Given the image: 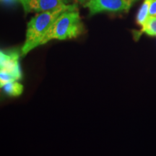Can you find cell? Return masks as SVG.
<instances>
[{
    "instance_id": "5",
    "label": "cell",
    "mask_w": 156,
    "mask_h": 156,
    "mask_svg": "<svg viewBox=\"0 0 156 156\" xmlns=\"http://www.w3.org/2000/svg\"><path fill=\"white\" fill-rule=\"evenodd\" d=\"M25 13H39L57 9L67 4L68 0H20Z\"/></svg>"
},
{
    "instance_id": "4",
    "label": "cell",
    "mask_w": 156,
    "mask_h": 156,
    "mask_svg": "<svg viewBox=\"0 0 156 156\" xmlns=\"http://www.w3.org/2000/svg\"><path fill=\"white\" fill-rule=\"evenodd\" d=\"M21 53L17 51H0V73L12 76L16 80L22 77L20 57Z\"/></svg>"
},
{
    "instance_id": "6",
    "label": "cell",
    "mask_w": 156,
    "mask_h": 156,
    "mask_svg": "<svg viewBox=\"0 0 156 156\" xmlns=\"http://www.w3.org/2000/svg\"><path fill=\"white\" fill-rule=\"evenodd\" d=\"M153 0H144L142 5L140 6L137 15L136 17V22L137 25L142 26L149 17L150 7Z\"/></svg>"
},
{
    "instance_id": "8",
    "label": "cell",
    "mask_w": 156,
    "mask_h": 156,
    "mask_svg": "<svg viewBox=\"0 0 156 156\" xmlns=\"http://www.w3.org/2000/svg\"><path fill=\"white\" fill-rule=\"evenodd\" d=\"M2 88L3 89L4 92L6 94L13 97L20 95L23 93V89H24L23 88V85L21 83H20L17 80L5 84Z\"/></svg>"
},
{
    "instance_id": "2",
    "label": "cell",
    "mask_w": 156,
    "mask_h": 156,
    "mask_svg": "<svg viewBox=\"0 0 156 156\" xmlns=\"http://www.w3.org/2000/svg\"><path fill=\"white\" fill-rule=\"evenodd\" d=\"M72 4L57 9L39 12L33 17L27 25L25 42L21 48V56L27 55L30 51L40 46V43L56 19L63 12L69 8Z\"/></svg>"
},
{
    "instance_id": "7",
    "label": "cell",
    "mask_w": 156,
    "mask_h": 156,
    "mask_svg": "<svg viewBox=\"0 0 156 156\" xmlns=\"http://www.w3.org/2000/svg\"><path fill=\"white\" fill-rule=\"evenodd\" d=\"M142 34H145L149 36H156V17H149L141 30L136 33V38H139Z\"/></svg>"
},
{
    "instance_id": "9",
    "label": "cell",
    "mask_w": 156,
    "mask_h": 156,
    "mask_svg": "<svg viewBox=\"0 0 156 156\" xmlns=\"http://www.w3.org/2000/svg\"><path fill=\"white\" fill-rule=\"evenodd\" d=\"M149 17H156V0H153L150 7Z\"/></svg>"
},
{
    "instance_id": "11",
    "label": "cell",
    "mask_w": 156,
    "mask_h": 156,
    "mask_svg": "<svg viewBox=\"0 0 156 156\" xmlns=\"http://www.w3.org/2000/svg\"><path fill=\"white\" fill-rule=\"evenodd\" d=\"M3 2H20V0H1Z\"/></svg>"
},
{
    "instance_id": "3",
    "label": "cell",
    "mask_w": 156,
    "mask_h": 156,
    "mask_svg": "<svg viewBox=\"0 0 156 156\" xmlns=\"http://www.w3.org/2000/svg\"><path fill=\"white\" fill-rule=\"evenodd\" d=\"M138 0H90L85 5L90 16L103 12H126Z\"/></svg>"
},
{
    "instance_id": "12",
    "label": "cell",
    "mask_w": 156,
    "mask_h": 156,
    "mask_svg": "<svg viewBox=\"0 0 156 156\" xmlns=\"http://www.w3.org/2000/svg\"><path fill=\"white\" fill-rule=\"evenodd\" d=\"M68 1H72V0H68Z\"/></svg>"
},
{
    "instance_id": "1",
    "label": "cell",
    "mask_w": 156,
    "mask_h": 156,
    "mask_svg": "<svg viewBox=\"0 0 156 156\" xmlns=\"http://www.w3.org/2000/svg\"><path fill=\"white\" fill-rule=\"evenodd\" d=\"M84 25L77 6H71L58 16L40 43V46L52 40H67L77 38L83 34Z\"/></svg>"
},
{
    "instance_id": "10",
    "label": "cell",
    "mask_w": 156,
    "mask_h": 156,
    "mask_svg": "<svg viewBox=\"0 0 156 156\" xmlns=\"http://www.w3.org/2000/svg\"><path fill=\"white\" fill-rule=\"evenodd\" d=\"M90 1V0H77V2L78 3L81 4V5H83L84 6L86 5L87 2H89Z\"/></svg>"
}]
</instances>
